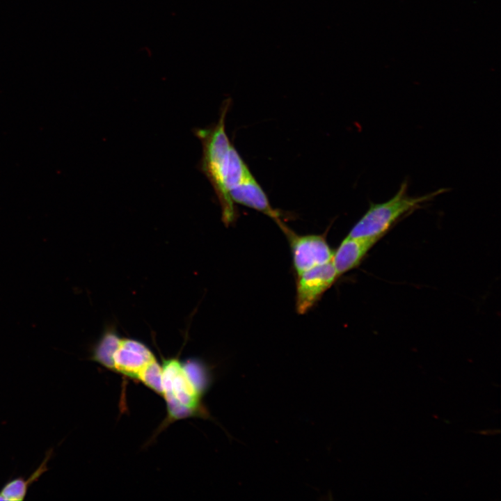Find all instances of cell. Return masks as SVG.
Listing matches in <instances>:
<instances>
[{
    "mask_svg": "<svg viewBox=\"0 0 501 501\" xmlns=\"http://www.w3.org/2000/svg\"><path fill=\"white\" fill-rule=\"evenodd\" d=\"M230 102H224L218 122L194 131L202 149L200 169L215 191L221 205L223 222L227 226L237 218L230 192L253 175L225 132V116Z\"/></svg>",
    "mask_w": 501,
    "mask_h": 501,
    "instance_id": "1",
    "label": "cell"
},
{
    "mask_svg": "<svg viewBox=\"0 0 501 501\" xmlns=\"http://www.w3.org/2000/svg\"><path fill=\"white\" fill-rule=\"evenodd\" d=\"M161 395L168 420H177L205 413L202 399L209 382L193 379L185 363L177 358L164 360Z\"/></svg>",
    "mask_w": 501,
    "mask_h": 501,
    "instance_id": "2",
    "label": "cell"
},
{
    "mask_svg": "<svg viewBox=\"0 0 501 501\" xmlns=\"http://www.w3.org/2000/svg\"><path fill=\"white\" fill-rule=\"evenodd\" d=\"M408 182L405 180L389 200L379 203L372 202L347 236L382 237L402 217L446 191V189H440L422 196H411L408 192Z\"/></svg>",
    "mask_w": 501,
    "mask_h": 501,
    "instance_id": "3",
    "label": "cell"
},
{
    "mask_svg": "<svg viewBox=\"0 0 501 501\" xmlns=\"http://www.w3.org/2000/svg\"><path fill=\"white\" fill-rule=\"evenodd\" d=\"M110 369L136 379L161 395V365L148 347L139 341L120 338Z\"/></svg>",
    "mask_w": 501,
    "mask_h": 501,
    "instance_id": "4",
    "label": "cell"
},
{
    "mask_svg": "<svg viewBox=\"0 0 501 501\" xmlns=\"http://www.w3.org/2000/svg\"><path fill=\"white\" fill-rule=\"evenodd\" d=\"M289 240L296 274L331 262L333 251L322 234L299 235L285 224L280 228Z\"/></svg>",
    "mask_w": 501,
    "mask_h": 501,
    "instance_id": "5",
    "label": "cell"
},
{
    "mask_svg": "<svg viewBox=\"0 0 501 501\" xmlns=\"http://www.w3.org/2000/svg\"><path fill=\"white\" fill-rule=\"evenodd\" d=\"M297 276L296 310L301 315L309 311L339 277L332 262L317 266Z\"/></svg>",
    "mask_w": 501,
    "mask_h": 501,
    "instance_id": "6",
    "label": "cell"
},
{
    "mask_svg": "<svg viewBox=\"0 0 501 501\" xmlns=\"http://www.w3.org/2000/svg\"><path fill=\"white\" fill-rule=\"evenodd\" d=\"M381 238L379 237H351L347 236L333 252L331 260L338 276L358 267L368 251Z\"/></svg>",
    "mask_w": 501,
    "mask_h": 501,
    "instance_id": "7",
    "label": "cell"
},
{
    "mask_svg": "<svg viewBox=\"0 0 501 501\" xmlns=\"http://www.w3.org/2000/svg\"><path fill=\"white\" fill-rule=\"evenodd\" d=\"M229 196L234 204H241L262 212L273 219L279 226L283 223L278 212L271 207L266 193L253 175L234 188Z\"/></svg>",
    "mask_w": 501,
    "mask_h": 501,
    "instance_id": "8",
    "label": "cell"
},
{
    "mask_svg": "<svg viewBox=\"0 0 501 501\" xmlns=\"http://www.w3.org/2000/svg\"><path fill=\"white\" fill-rule=\"evenodd\" d=\"M52 450H49L40 466L29 478L17 477L8 480L0 489V500L21 501L26 496L29 486L37 482L47 470V463L52 456Z\"/></svg>",
    "mask_w": 501,
    "mask_h": 501,
    "instance_id": "9",
    "label": "cell"
},
{
    "mask_svg": "<svg viewBox=\"0 0 501 501\" xmlns=\"http://www.w3.org/2000/svg\"><path fill=\"white\" fill-rule=\"evenodd\" d=\"M120 339L118 335L111 331L105 332L92 350L90 359L110 369L112 356Z\"/></svg>",
    "mask_w": 501,
    "mask_h": 501,
    "instance_id": "10",
    "label": "cell"
}]
</instances>
